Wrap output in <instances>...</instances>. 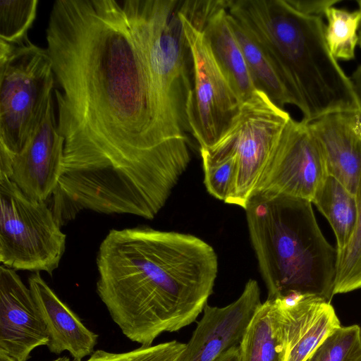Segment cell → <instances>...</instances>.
I'll use <instances>...</instances> for the list:
<instances>
[{
    "instance_id": "obj_1",
    "label": "cell",
    "mask_w": 361,
    "mask_h": 361,
    "mask_svg": "<svg viewBox=\"0 0 361 361\" xmlns=\"http://www.w3.org/2000/svg\"><path fill=\"white\" fill-rule=\"evenodd\" d=\"M64 138L58 191L80 209H161L190 152L124 0H56L46 29Z\"/></svg>"
},
{
    "instance_id": "obj_2",
    "label": "cell",
    "mask_w": 361,
    "mask_h": 361,
    "mask_svg": "<svg viewBox=\"0 0 361 361\" xmlns=\"http://www.w3.org/2000/svg\"><path fill=\"white\" fill-rule=\"evenodd\" d=\"M97 266L99 298L121 332L141 346L194 322L218 272L217 255L202 239L149 227L111 230Z\"/></svg>"
},
{
    "instance_id": "obj_3",
    "label": "cell",
    "mask_w": 361,
    "mask_h": 361,
    "mask_svg": "<svg viewBox=\"0 0 361 361\" xmlns=\"http://www.w3.org/2000/svg\"><path fill=\"white\" fill-rule=\"evenodd\" d=\"M226 6L273 61L302 121L361 110L350 78L330 52L321 17L299 12L288 0H226Z\"/></svg>"
},
{
    "instance_id": "obj_4",
    "label": "cell",
    "mask_w": 361,
    "mask_h": 361,
    "mask_svg": "<svg viewBox=\"0 0 361 361\" xmlns=\"http://www.w3.org/2000/svg\"><path fill=\"white\" fill-rule=\"evenodd\" d=\"M311 204L254 193L245 208L267 299L301 294L331 302L338 252L324 237Z\"/></svg>"
},
{
    "instance_id": "obj_5",
    "label": "cell",
    "mask_w": 361,
    "mask_h": 361,
    "mask_svg": "<svg viewBox=\"0 0 361 361\" xmlns=\"http://www.w3.org/2000/svg\"><path fill=\"white\" fill-rule=\"evenodd\" d=\"M52 61L29 38L0 41V154L12 157L25 147L52 100Z\"/></svg>"
},
{
    "instance_id": "obj_6",
    "label": "cell",
    "mask_w": 361,
    "mask_h": 361,
    "mask_svg": "<svg viewBox=\"0 0 361 361\" xmlns=\"http://www.w3.org/2000/svg\"><path fill=\"white\" fill-rule=\"evenodd\" d=\"M0 262L14 270L51 275L65 251L66 235L47 201L26 195L0 176Z\"/></svg>"
},
{
    "instance_id": "obj_7",
    "label": "cell",
    "mask_w": 361,
    "mask_h": 361,
    "mask_svg": "<svg viewBox=\"0 0 361 361\" xmlns=\"http://www.w3.org/2000/svg\"><path fill=\"white\" fill-rule=\"evenodd\" d=\"M178 16L192 63V90L188 108L190 133L200 149H210L235 124L243 103L215 59L200 22L180 6V1Z\"/></svg>"
},
{
    "instance_id": "obj_8",
    "label": "cell",
    "mask_w": 361,
    "mask_h": 361,
    "mask_svg": "<svg viewBox=\"0 0 361 361\" xmlns=\"http://www.w3.org/2000/svg\"><path fill=\"white\" fill-rule=\"evenodd\" d=\"M290 118L264 92L257 90L242 104L240 115L231 129L210 148L232 151L236 155L237 178L232 204L245 209Z\"/></svg>"
},
{
    "instance_id": "obj_9",
    "label": "cell",
    "mask_w": 361,
    "mask_h": 361,
    "mask_svg": "<svg viewBox=\"0 0 361 361\" xmlns=\"http://www.w3.org/2000/svg\"><path fill=\"white\" fill-rule=\"evenodd\" d=\"M327 176L319 146L306 123L290 118L253 194L286 195L312 202Z\"/></svg>"
},
{
    "instance_id": "obj_10",
    "label": "cell",
    "mask_w": 361,
    "mask_h": 361,
    "mask_svg": "<svg viewBox=\"0 0 361 361\" xmlns=\"http://www.w3.org/2000/svg\"><path fill=\"white\" fill-rule=\"evenodd\" d=\"M64 138L58 131L53 101L37 129L18 154L0 156L5 174L28 197L47 201L62 173Z\"/></svg>"
},
{
    "instance_id": "obj_11",
    "label": "cell",
    "mask_w": 361,
    "mask_h": 361,
    "mask_svg": "<svg viewBox=\"0 0 361 361\" xmlns=\"http://www.w3.org/2000/svg\"><path fill=\"white\" fill-rule=\"evenodd\" d=\"M262 305L258 283L249 279L240 296L223 307L208 304L178 361H214L239 345L252 317Z\"/></svg>"
},
{
    "instance_id": "obj_12",
    "label": "cell",
    "mask_w": 361,
    "mask_h": 361,
    "mask_svg": "<svg viewBox=\"0 0 361 361\" xmlns=\"http://www.w3.org/2000/svg\"><path fill=\"white\" fill-rule=\"evenodd\" d=\"M49 336L31 291L16 270L0 267V351L18 361L47 345Z\"/></svg>"
},
{
    "instance_id": "obj_13",
    "label": "cell",
    "mask_w": 361,
    "mask_h": 361,
    "mask_svg": "<svg viewBox=\"0 0 361 361\" xmlns=\"http://www.w3.org/2000/svg\"><path fill=\"white\" fill-rule=\"evenodd\" d=\"M305 123L319 146L328 176L356 195L361 177V110L330 113Z\"/></svg>"
},
{
    "instance_id": "obj_14",
    "label": "cell",
    "mask_w": 361,
    "mask_h": 361,
    "mask_svg": "<svg viewBox=\"0 0 361 361\" xmlns=\"http://www.w3.org/2000/svg\"><path fill=\"white\" fill-rule=\"evenodd\" d=\"M284 334L283 361H307L316 348L341 326L331 303L311 295L276 298Z\"/></svg>"
},
{
    "instance_id": "obj_15",
    "label": "cell",
    "mask_w": 361,
    "mask_h": 361,
    "mask_svg": "<svg viewBox=\"0 0 361 361\" xmlns=\"http://www.w3.org/2000/svg\"><path fill=\"white\" fill-rule=\"evenodd\" d=\"M200 22L215 59L243 104L257 91L243 51L228 19L226 0L187 1Z\"/></svg>"
},
{
    "instance_id": "obj_16",
    "label": "cell",
    "mask_w": 361,
    "mask_h": 361,
    "mask_svg": "<svg viewBox=\"0 0 361 361\" xmlns=\"http://www.w3.org/2000/svg\"><path fill=\"white\" fill-rule=\"evenodd\" d=\"M29 288L46 328L52 353L67 351L74 361H82L94 352L98 335L82 323L47 285L41 275L34 273L28 279Z\"/></svg>"
},
{
    "instance_id": "obj_17",
    "label": "cell",
    "mask_w": 361,
    "mask_h": 361,
    "mask_svg": "<svg viewBox=\"0 0 361 361\" xmlns=\"http://www.w3.org/2000/svg\"><path fill=\"white\" fill-rule=\"evenodd\" d=\"M238 347L239 361H283V326L276 298L267 299L262 303Z\"/></svg>"
},
{
    "instance_id": "obj_18",
    "label": "cell",
    "mask_w": 361,
    "mask_h": 361,
    "mask_svg": "<svg viewBox=\"0 0 361 361\" xmlns=\"http://www.w3.org/2000/svg\"><path fill=\"white\" fill-rule=\"evenodd\" d=\"M228 19L256 90L264 92L281 109H284L286 104L295 105L277 68L262 46L245 25L228 13Z\"/></svg>"
},
{
    "instance_id": "obj_19",
    "label": "cell",
    "mask_w": 361,
    "mask_h": 361,
    "mask_svg": "<svg viewBox=\"0 0 361 361\" xmlns=\"http://www.w3.org/2000/svg\"><path fill=\"white\" fill-rule=\"evenodd\" d=\"M312 203L329 222L336 238L337 252H341L355 228L358 214L356 195L336 179L327 176L316 191Z\"/></svg>"
},
{
    "instance_id": "obj_20",
    "label": "cell",
    "mask_w": 361,
    "mask_h": 361,
    "mask_svg": "<svg viewBox=\"0 0 361 361\" xmlns=\"http://www.w3.org/2000/svg\"><path fill=\"white\" fill-rule=\"evenodd\" d=\"M204 183L216 198L231 204L235 193L236 155L232 151L200 149Z\"/></svg>"
},
{
    "instance_id": "obj_21",
    "label": "cell",
    "mask_w": 361,
    "mask_h": 361,
    "mask_svg": "<svg viewBox=\"0 0 361 361\" xmlns=\"http://www.w3.org/2000/svg\"><path fill=\"white\" fill-rule=\"evenodd\" d=\"M324 16L328 21L325 37L330 52L336 60L353 59L358 43L360 11H349L332 6L325 11Z\"/></svg>"
},
{
    "instance_id": "obj_22",
    "label": "cell",
    "mask_w": 361,
    "mask_h": 361,
    "mask_svg": "<svg viewBox=\"0 0 361 361\" xmlns=\"http://www.w3.org/2000/svg\"><path fill=\"white\" fill-rule=\"evenodd\" d=\"M357 220L348 245L338 252L334 294L346 293L361 288V177L356 193Z\"/></svg>"
},
{
    "instance_id": "obj_23",
    "label": "cell",
    "mask_w": 361,
    "mask_h": 361,
    "mask_svg": "<svg viewBox=\"0 0 361 361\" xmlns=\"http://www.w3.org/2000/svg\"><path fill=\"white\" fill-rule=\"evenodd\" d=\"M307 361H361V328L340 326L328 336Z\"/></svg>"
},
{
    "instance_id": "obj_24",
    "label": "cell",
    "mask_w": 361,
    "mask_h": 361,
    "mask_svg": "<svg viewBox=\"0 0 361 361\" xmlns=\"http://www.w3.org/2000/svg\"><path fill=\"white\" fill-rule=\"evenodd\" d=\"M37 4V0H0L1 42L13 44L28 37Z\"/></svg>"
},
{
    "instance_id": "obj_25",
    "label": "cell",
    "mask_w": 361,
    "mask_h": 361,
    "mask_svg": "<svg viewBox=\"0 0 361 361\" xmlns=\"http://www.w3.org/2000/svg\"><path fill=\"white\" fill-rule=\"evenodd\" d=\"M185 345L172 341L119 353L97 350L85 361H178Z\"/></svg>"
},
{
    "instance_id": "obj_26",
    "label": "cell",
    "mask_w": 361,
    "mask_h": 361,
    "mask_svg": "<svg viewBox=\"0 0 361 361\" xmlns=\"http://www.w3.org/2000/svg\"><path fill=\"white\" fill-rule=\"evenodd\" d=\"M288 1L299 12L307 16L318 17L324 15L329 8L339 2L338 0H288Z\"/></svg>"
},
{
    "instance_id": "obj_27",
    "label": "cell",
    "mask_w": 361,
    "mask_h": 361,
    "mask_svg": "<svg viewBox=\"0 0 361 361\" xmlns=\"http://www.w3.org/2000/svg\"><path fill=\"white\" fill-rule=\"evenodd\" d=\"M239 347L233 346L222 353L214 361H239Z\"/></svg>"
},
{
    "instance_id": "obj_28",
    "label": "cell",
    "mask_w": 361,
    "mask_h": 361,
    "mask_svg": "<svg viewBox=\"0 0 361 361\" xmlns=\"http://www.w3.org/2000/svg\"><path fill=\"white\" fill-rule=\"evenodd\" d=\"M353 87L361 103V65L353 72L350 77Z\"/></svg>"
},
{
    "instance_id": "obj_29",
    "label": "cell",
    "mask_w": 361,
    "mask_h": 361,
    "mask_svg": "<svg viewBox=\"0 0 361 361\" xmlns=\"http://www.w3.org/2000/svg\"><path fill=\"white\" fill-rule=\"evenodd\" d=\"M0 361H18L14 357L8 355V354L0 351Z\"/></svg>"
},
{
    "instance_id": "obj_30",
    "label": "cell",
    "mask_w": 361,
    "mask_h": 361,
    "mask_svg": "<svg viewBox=\"0 0 361 361\" xmlns=\"http://www.w3.org/2000/svg\"><path fill=\"white\" fill-rule=\"evenodd\" d=\"M357 3L358 4L359 11H360V14H361V0H357ZM360 32H359V35H358V44H359L360 47L361 48V20H360Z\"/></svg>"
},
{
    "instance_id": "obj_31",
    "label": "cell",
    "mask_w": 361,
    "mask_h": 361,
    "mask_svg": "<svg viewBox=\"0 0 361 361\" xmlns=\"http://www.w3.org/2000/svg\"><path fill=\"white\" fill-rule=\"evenodd\" d=\"M53 361H71V360L69 357L64 356V357H59Z\"/></svg>"
},
{
    "instance_id": "obj_32",
    "label": "cell",
    "mask_w": 361,
    "mask_h": 361,
    "mask_svg": "<svg viewBox=\"0 0 361 361\" xmlns=\"http://www.w3.org/2000/svg\"><path fill=\"white\" fill-rule=\"evenodd\" d=\"M74 361V360H73Z\"/></svg>"
},
{
    "instance_id": "obj_33",
    "label": "cell",
    "mask_w": 361,
    "mask_h": 361,
    "mask_svg": "<svg viewBox=\"0 0 361 361\" xmlns=\"http://www.w3.org/2000/svg\"><path fill=\"white\" fill-rule=\"evenodd\" d=\"M361 328V327H360Z\"/></svg>"
}]
</instances>
